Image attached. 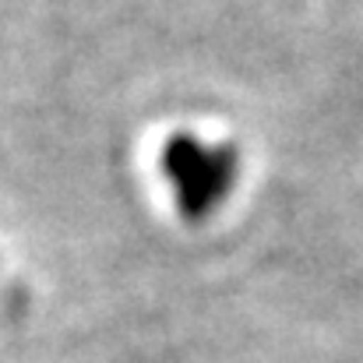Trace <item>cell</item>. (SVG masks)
I'll return each instance as SVG.
<instances>
[{
  "mask_svg": "<svg viewBox=\"0 0 363 363\" xmlns=\"http://www.w3.org/2000/svg\"><path fill=\"white\" fill-rule=\"evenodd\" d=\"M159 173L173 191L180 216L208 219L237 184V152L226 141H205L201 134H173L162 141Z\"/></svg>",
  "mask_w": 363,
  "mask_h": 363,
  "instance_id": "obj_1",
  "label": "cell"
}]
</instances>
